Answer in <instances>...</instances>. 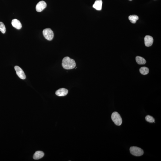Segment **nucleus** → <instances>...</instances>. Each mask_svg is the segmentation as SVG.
<instances>
[{
  "label": "nucleus",
  "mask_w": 161,
  "mask_h": 161,
  "mask_svg": "<svg viewBox=\"0 0 161 161\" xmlns=\"http://www.w3.org/2000/svg\"><path fill=\"white\" fill-rule=\"evenodd\" d=\"M103 2L102 0H97L93 5V7L98 11H100L102 9Z\"/></svg>",
  "instance_id": "9d476101"
},
{
  "label": "nucleus",
  "mask_w": 161,
  "mask_h": 161,
  "mask_svg": "<svg viewBox=\"0 0 161 161\" xmlns=\"http://www.w3.org/2000/svg\"><path fill=\"white\" fill-rule=\"evenodd\" d=\"M43 34L45 38L49 41L52 40L54 38V33L51 29L48 28L44 29L43 31Z\"/></svg>",
  "instance_id": "20e7f679"
},
{
  "label": "nucleus",
  "mask_w": 161,
  "mask_h": 161,
  "mask_svg": "<svg viewBox=\"0 0 161 161\" xmlns=\"http://www.w3.org/2000/svg\"><path fill=\"white\" fill-rule=\"evenodd\" d=\"M111 118L113 122L116 125L120 126L121 125L122 120L120 115L118 112H113L111 115Z\"/></svg>",
  "instance_id": "f03ea898"
},
{
  "label": "nucleus",
  "mask_w": 161,
  "mask_h": 161,
  "mask_svg": "<svg viewBox=\"0 0 161 161\" xmlns=\"http://www.w3.org/2000/svg\"><path fill=\"white\" fill-rule=\"evenodd\" d=\"M129 19L132 23H135L139 19V17L137 15H131L129 16Z\"/></svg>",
  "instance_id": "ddd939ff"
},
{
  "label": "nucleus",
  "mask_w": 161,
  "mask_h": 161,
  "mask_svg": "<svg viewBox=\"0 0 161 161\" xmlns=\"http://www.w3.org/2000/svg\"><path fill=\"white\" fill-rule=\"evenodd\" d=\"M141 74L144 75H146L148 74L149 72V70L148 68L146 67H141L139 70Z\"/></svg>",
  "instance_id": "4468645a"
},
{
  "label": "nucleus",
  "mask_w": 161,
  "mask_h": 161,
  "mask_svg": "<svg viewBox=\"0 0 161 161\" xmlns=\"http://www.w3.org/2000/svg\"><path fill=\"white\" fill-rule=\"evenodd\" d=\"M68 93V90L66 89L62 88L58 90L55 94L59 96H64L67 95Z\"/></svg>",
  "instance_id": "6e6552de"
},
{
  "label": "nucleus",
  "mask_w": 161,
  "mask_h": 161,
  "mask_svg": "<svg viewBox=\"0 0 161 161\" xmlns=\"http://www.w3.org/2000/svg\"><path fill=\"white\" fill-rule=\"evenodd\" d=\"M62 65L63 68L66 70L73 69L76 66V63L73 59L65 57L62 61Z\"/></svg>",
  "instance_id": "f257e3e1"
},
{
  "label": "nucleus",
  "mask_w": 161,
  "mask_h": 161,
  "mask_svg": "<svg viewBox=\"0 0 161 161\" xmlns=\"http://www.w3.org/2000/svg\"><path fill=\"white\" fill-rule=\"evenodd\" d=\"M0 31L3 34H5L6 32V28L4 23L0 22Z\"/></svg>",
  "instance_id": "dca6fc26"
},
{
  "label": "nucleus",
  "mask_w": 161,
  "mask_h": 161,
  "mask_svg": "<svg viewBox=\"0 0 161 161\" xmlns=\"http://www.w3.org/2000/svg\"><path fill=\"white\" fill-rule=\"evenodd\" d=\"M145 119L149 122L153 123L155 122V120L153 117L149 115H147L145 117Z\"/></svg>",
  "instance_id": "2eb2a0df"
},
{
  "label": "nucleus",
  "mask_w": 161,
  "mask_h": 161,
  "mask_svg": "<svg viewBox=\"0 0 161 161\" xmlns=\"http://www.w3.org/2000/svg\"><path fill=\"white\" fill-rule=\"evenodd\" d=\"M136 61L137 64H144L146 63V60L144 58L141 56H136Z\"/></svg>",
  "instance_id": "f8f14e48"
},
{
  "label": "nucleus",
  "mask_w": 161,
  "mask_h": 161,
  "mask_svg": "<svg viewBox=\"0 0 161 161\" xmlns=\"http://www.w3.org/2000/svg\"><path fill=\"white\" fill-rule=\"evenodd\" d=\"M130 152L132 155L136 156H142L144 153V151L141 148L136 147L132 146L130 149Z\"/></svg>",
  "instance_id": "7ed1b4c3"
},
{
  "label": "nucleus",
  "mask_w": 161,
  "mask_h": 161,
  "mask_svg": "<svg viewBox=\"0 0 161 161\" xmlns=\"http://www.w3.org/2000/svg\"><path fill=\"white\" fill-rule=\"evenodd\" d=\"M44 155V152L41 151H37L34 154L33 158L35 160L39 159L43 157Z\"/></svg>",
  "instance_id": "9b49d317"
},
{
  "label": "nucleus",
  "mask_w": 161,
  "mask_h": 161,
  "mask_svg": "<svg viewBox=\"0 0 161 161\" xmlns=\"http://www.w3.org/2000/svg\"><path fill=\"white\" fill-rule=\"evenodd\" d=\"M129 0L130 1H132V0Z\"/></svg>",
  "instance_id": "f3484780"
},
{
  "label": "nucleus",
  "mask_w": 161,
  "mask_h": 161,
  "mask_svg": "<svg viewBox=\"0 0 161 161\" xmlns=\"http://www.w3.org/2000/svg\"><path fill=\"white\" fill-rule=\"evenodd\" d=\"M47 4L44 1H42L39 2L36 6V11L38 12H40L43 11L46 8Z\"/></svg>",
  "instance_id": "423d86ee"
},
{
  "label": "nucleus",
  "mask_w": 161,
  "mask_h": 161,
  "mask_svg": "<svg viewBox=\"0 0 161 161\" xmlns=\"http://www.w3.org/2000/svg\"><path fill=\"white\" fill-rule=\"evenodd\" d=\"M144 43L146 46H152L153 43L154 39L153 37L150 35H146L144 38Z\"/></svg>",
  "instance_id": "0eeeda50"
},
{
  "label": "nucleus",
  "mask_w": 161,
  "mask_h": 161,
  "mask_svg": "<svg viewBox=\"0 0 161 161\" xmlns=\"http://www.w3.org/2000/svg\"><path fill=\"white\" fill-rule=\"evenodd\" d=\"M12 25L16 29H21L22 27V25L21 22L16 19H14L12 20Z\"/></svg>",
  "instance_id": "1a4fd4ad"
},
{
  "label": "nucleus",
  "mask_w": 161,
  "mask_h": 161,
  "mask_svg": "<svg viewBox=\"0 0 161 161\" xmlns=\"http://www.w3.org/2000/svg\"><path fill=\"white\" fill-rule=\"evenodd\" d=\"M14 69L16 71L18 76L20 78L22 79H25L26 78V75L24 72H23V70L20 67L18 66H15L14 67Z\"/></svg>",
  "instance_id": "39448f33"
}]
</instances>
